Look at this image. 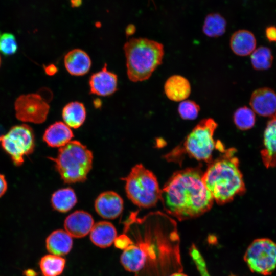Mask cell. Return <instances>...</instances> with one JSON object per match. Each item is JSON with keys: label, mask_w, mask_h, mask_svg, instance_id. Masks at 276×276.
Returning a JSON list of instances; mask_svg holds the SVG:
<instances>
[{"label": "cell", "mask_w": 276, "mask_h": 276, "mask_svg": "<svg viewBox=\"0 0 276 276\" xmlns=\"http://www.w3.org/2000/svg\"><path fill=\"white\" fill-rule=\"evenodd\" d=\"M139 221L142 233L136 243L145 261L139 276H169L182 272L180 237L176 221L160 212L150 213Z\"/></svg>", "instance_id": "cell-1"}, {"label": "cell", "mask_w": 276, "mask_h": 276, "mask_svg": "<svg viewBox=\"0 0 276 276\" xmlns=\"http://www.w3.org/2000/svg\"><path fill=\"white\" fill-rule=\"evenodd\" d=\"M200 166L174 173L161 189L159 200L169 215L179 221L197 218L212 208L213 198L202 181Z\"/></svg>", "instance_id": "cell-2"}, {"label": "cell", "mask_w": 276, "mask_h": 276, "mask_svg": "<svg viewBox=\"0 0 276 276\" xmlns=\"http://www.w3.org/2000/svg\"><path fill=\"white\" fill-rule=\"evenodd\" d=\"M236 151L234 148L225 149L220 156L208 163L203 173V182L219 205L231 202L246 191Z\"/></svg>", "instance_id": "cell-3"}, {"label": "cell", "mask_w": 276, "mask_h": 276, "mask_svg": "<svg viewBox=\"0 0 276 276\" xmlns=\"http://www.w3.org/2000/svg\"><path fill=\"white\" fill-rule=\"evenodd\" d=\"M123 49L128 77L134 82L148 79L162 63L164 56L162 43L144 38L130 39Z\"/></svg>", "instance_id": "cell-4"}, {"label": "cell", "mask_w": 276, "mask_h": 276, "mask_svg": "<svg viewBox=\"0 0 276 276\" xmlns=\"http://www.w3.org/2000/svg\"><path fill=\"white\" fill-rule=\"evenodd\" d=\"M65 183L84 181L93 166V154L78 141H71L59 148L55 157H49Z\"/></svg>", "instance_id": "cell-5"}, {"label": "cell", "mask_w": 276, "mask_h": 276, "mask_svg": "<svg viewBox=\"0 0 276 276\" xmlns=\"http://www.w3.org/2000/svg\"><path fill=\"white\" fill-rule=\"evenodd\" d=\"M217 123L212 118L201 120L192 129L185 138L183 144L174 149L166 158L174 160L183 153L198 161L207 164L213 159V153L215 149L218 150L221 143L214 139Z\"/></svg>", "instance_id": "cell-6"}, {"label": "cell", "mask_w": 276, "mask_h": 276, "mask_svg": "<svg viewBox=\"0 0 276 276\" xmlns=\"http://www.w3.org/2000/svg\"><path fill=\"white\" fill-rule=\"evenodd\" d=\"M128 199L142 208L154 206L160 199L161 189L156 177L142 164L134 166L129 174L122 178Z\"/></svg>", "instance_id": "cell-7"}, {"label": "cell", "mask_w": 276, "mask_h": 276, "mask_svg": "<svg viewBox=\"0 0 276 276\" xmlns=\"http://www.w3.org/2000/svg\"><path fill=\"white\" fill-rule=\"evenodd\" d=\"M0 144L14 165L21 166L24 156L31 154L34 150L33 130L26 124L14 126L6 134L0 136Z\"/></svg>", "instance_id": "cell-8"}, {"label": "cell", "mask_w": 276, "mask_h": 276, "mask_svg": "<svg viewBox=\"0 0 276 276\" xmlns=\"http://www.w3.org/2000/svg\"><path fill=\"white\" fill-rule=\"evenodd\" d=\"M244 260L252 272L271 274L276 268V243L267 238L254 240L247 248Z\"/></svg>", "instance_id": "cell-9"}, {"label": "cell", "mask_w": 276, "mask_h": 276, "mask_svg": "<svg viewBox=\"0 0 276 276\" xmlns=\"http://www.w3.org/2000/svg\"><path fill=\"white\" fill-rule=\"evenodd\" d=\"M40 94H29L18 97L14 104L16 118L22 122L40 124L44 122L50 106Z\"/></svg>", "instance_id": "cell-10"}, {"label": "cell", "mask_w": 276, "mask_h": 276, "mask_svg": "<svg viewBox=\"0 0 276 276\" xmlns=\"http://www.w3.org/2000/svg\"><path fill=\"white\" fill-rule=\"evenodd\" d=\"M124 201L122 197L112 191H105L98 195L95 201V209L101 217L114 219L123 212Z\"/></svg>", "instance_id": "cell-11"}, {"label": "cell", "mask_w": 276, "mask_h": 276, "mask_svg": "<svg viewBox=\"0 0 276 276\" xmlns=\"http://www.w3.org/2000/svg\"><path fill=\"white\" fill-rule=\"evenodd\" d=\"M249 104L251 109L262 117H271L276 113V93L271 88L262 87L252 93Z\"/></svg>", "instance_id": "cell-12"}, {"label": "cell", "mask_w": 276, "mask_h": 276, "mask_svg": "<svg viewBox=\"0 0 276 276\" xmlns=\"http://www.w3.org/2000/svg\"><path fill=\"white\" fill-rule=\"evenodd\" d=\"M117 76L108 70L106 64L100 71L93 74L89 81L90 93L100 96L113 94L117 90Z\"/></svg>", "instance_id": "cell-13"}, {"label": "cell", "mask_w": 276, "mask_h": 276, "mask_svg": "<svg viewBox=\"0 0 276 276\" xmlns=\"http://www.w3.org/2000/svg\"><path fill=\"white\" fill-rule=\"evenodd\" d=\"M94 224L93 218L89 213L77 210L66 217L64 227L65 231L72 237L81 238L90 233Z\"/></svg>", "instance_id": "cell-14"}, {"label": "cell", "mask_w": 276, "mask_h": 276, "mask_svg": "<svg viewBox=\"0 0 276 276\" xmlns=\"http://www.w3.org/2000/svg\"><path fill=\"white\" fill-rule=\"evenodd\" d=\"M262 162L267 168L276 166V117L267 123L263 134V148L261 151Z\"/></svg>", "instance_id": "cell-15"}, {"label": "cell", "mask_w": 276, "mask_h": 276, "mask_svg": "<svg viewBox=\"0 0 276 276\" xmlns=\"http://www.w3.org/2000/svg\"><path fill=\"white\" fill-rule=\"evenodd\" d=\"M64 64L66 71L72 75L83 76L89 71L91 61L88 55L79 49L71 50L65 55Z\"/></svg>", "instance_id": "cell-16"}, {"label": "cell", "mask_w": 276, "mask_h": 276, "mask_svg": "<svg viewBox=\"0 0 276 276\" xmlns=\"http://www.w3.org/2000/svg\"><path fill=\"white\" fill-rule=\"evenodd\" d=\"M164 88L167 97L175 102H181L186 100L191 92L189 81L179 75L169 77L165 83Z\"/></svg>", "instance_id": "cell-17"}, {"label": "cell", "mask_w": 276, "mask_h": 276, "mask_svg": "<svg viewBox=\"0 0 276 276\" xmlns=\"http://www.w3.org/2000/svg\"><path fill=\"white\" fill-rule=\"evenodd\" d=\"M74 136L73 133L67 125L62 122H56L45 130L43 140L51 147L61 148L69 143Z\"/></svg>", "instance_id": "cell-18"}, {"label": "cell", "mask_w": 276, "mask_h": 276, "mask_svg": "<svg viewBox=\"0 0 276 276\" xmlns=\"http://www.w3.org/2000/svg\"><path fill=\"white\" fill-rule=\"evenodd\" d=\"M89 233L92 243L102 248L110 246L117 236L115 226L106 221L95 223Z\"/></svg>", "instance_id": "cell-19"}, {"label": "cell", "mask_w": 276, "mask_h": 276, "mask_svg": "<svg viewBox=\"0 0 276 276\" xmlns=\"http://www.w3.org/2000/svg\"><path fill=\"white\" fill-rule=\"evenodd\" d=\"M73 244L72 237L63 229L52 232L45 240L48 251L51 254L59 256L68 254L73 247Z\"/></svg>", "instance_id": "cell-20"}, {"label": "cell", "mask_w": 276, "mask_h": 276, "mask_svg": "<svg viewBox=\"0 0 276 276\" xmlns=\"http://www.w3.org/2000/svg\"><path fill=\"white\" fill-rule=\"evenodd\" d=\"M229 45L235 54L240 56H246L250 55L256 49V39L251 32L240 30L232 34Z\"/></svg>", "instance_id": "cell-21"}, {"label": "cell", "mask_w": 276, "mask_h": 276, "mask_svg": "<svg viewBox=\"0 0 276 276\" xmlns=\"http://www.w3.org/2000/svg\"><path fill=\"white\" fill-rule=\"evenodd\" d=\"M62 116L64 123L71 128L77 129L84 122L86 112L84 105L79 102H71L63 108Z\"/></svg>", "instance_id": "cell-22"}, {"label": "cell", "mask_w": 276, "mask_h": 276, "mask_svg": "<svg viewBox=\"0 0 276 276\" xmlns=\"http://www.w3.org/2000/svg\"><path fill=\"white\" fill-rule=\"evenodd\" d=\"M51 201L54 210L59 212L66 213L75 205L77 198L73 189L65 188L55 191L52 195Z\"/></svg>", "instance_id": "cell-23"}, {"label": "cell", "mask_w": 276, "mask_h": 276, "mask_svg": "<svg viewBox=\"0 0 276 276\" xmlns=\"http://www.w3.org/2000/svg\"><path fill=\"white\" fill-rule=\"evenodd\" d=\"M66 264L61 256L48 254L42 257L39 266L42 276H59L63 272Z\"/></svg>", "instance_id": "cell-24"}, {"label": "cell", "mask_w": 276, "mask_h": 276, "mask_svg": "<svg viewBox=\"0 0 276 276\" xmlns=\"http://www.w3.org/2000/svg\"><path fill=\"white\" fill-rule=\"evenodd\" d=\"M226 22L220 14H210L204 19L202 27L203 33L210 37H218L225 32Z\"/></svg>", "instance_id": "cell-25"}, {"label": "cell", "mask_w": 276, "mask_h": 276, "mask_svg": "<svg viewBox=\"0 0 276 276\" xmlns=\"http://www.w3.org/2000/svg\"><path fill=\"white\" fill-rule=\"evenodd\" d=\"M250 62L256 70H266L271 67L273 62V55L267 47H260L250 54Z\"/></svg>", "instance_id": "cell-26"}, {"label": "cell", "mask_w": 276, "mask_h": 276, "mask_svg": "<svg viewBox=\"0 0 276 276\" xmlns=\"http://www.w3.org/2000/svg\"><path fill=\"white\" fill-rule=\"evenodd\" d=\"M233 121L238 129L241 130H249L255 124V112L246 106L240 107L234 112Z\"/></svg>", "instance_id": "cell-27"}, {"label": "cell", "mask_w": 276, "mask_h": 276, "mask_svg": "<svg viewBox=\"0 0 276 276\" xmlns=\"http://www.w3.org/2000/svg\"><path fill=\"white\" fill-rule=\"evenodd\" d=\"M200 109V106L195 101L185 100L180 102L177 111L182 119L194 120L197 118Z\"/></svg>", "instance_id": "cell-28"}, {"label": "cell", "mask_w": 276, "mask_h": 276, "mask_svg": "<svg viewBox=\"0 0 276 276\" xmlns=\"http://www.w3.org/2000/svg\"><path fill=\"white\" fill-rule=\"evenodd\" d=\"M18 45L15 36L10 33H0V52L5 56L14 54Z\"/></svg>", "instance_id": "cell-29"}, {"label": "cell", "mask_w": 276, "mask_h": 276, "mask_svg": "<svg viewBox=\"0 0 276 276\" xmlns=\"http://www.w3.org/2000/svg\"><path fill=\"white\" fill-rule=\"evenodd\" d=\"M189 255L200 276H211L203 256L194 244H192L189 248Z\"/></svg>", "instance_id": "cell-30"}, {"label": "cell", "mask_w": 276, "mask_h": 276, "mask_svg": "<svg viewBox=\"0 0 276 276\" xmlns=\"http://www.w3.org/2000/svg\"><path fill=\"white\" fill-rule=\"evenodd\" d=\"M115 247L121 250H125L134 243L131 238L125 234L117 236L114 241Z\"/></svg>", "instance_id": "cell-31"}, {"label": "cell", "mask_w": 276, "mask_h": 276, "mask_svg": "<svg viewBox=\"0 0 276 276\" xmlns=\"http://www.w3.org/2000/svg\"><path fill=\"white\" fill-rule=\"evenodd\" d=\"M265 34L270 42H276V27L270 26L266 29Z\"/></svg>", "instance_id": "cell-32"}, {"label": "cell", "mask_w": 276, "mask_h": 276, "mask_svg": "<svg viewBox=\"0 0 276 276\" xmlns=\"http://www.w3.org/2000/svg\"><path fill=\"white\" fill-rule=\"evenodd\" d=\"M7 189V183L5 176L0 174V197L6 192Z\"/></svg>", "instance_id": "cell-33"}, {"label": "cell", "mask_w": 276, "mask_h": 276, "mask_svg": "<svg viewBox=\"0 0 276 276\" xmlns=\"http://www.w3.org/2000/svg\"><path fill=\"white\" fill-rule=\"evenodd\" d=\"M44 70L45 73L49 76H53L57 72V68L56 66L53 64H50L47 66H44Z\"/></svg>", "instance_id": "cell-34"}, {"label": "cell", "mask_w": 276, "mask_h": 276, "mask_svg": "<svg viewBox=\"0 0 276 276\" xmlns=\"http://www.w3.org/2000/svg\"><path fill=\"white\" fill-rule=\"evenodd\" d=\"M37 273L32 269H28L23 272V276H37Z\"/></svg>", "instance_id": "cell-35"}, {"label": "cell", "mask_w": 276, "mask_h": 276, "mask_svg": "<svg viewBox=\"0 0 276 276\" xmlns=\"http://www.w3.org/2000/svg\"><path fill=\"white\" fill-rule=\"evenodd\" d=\"M135 31V27L134 26L129 25L127 27L126 29V34L127 35H131Z\"/></svg>", "instance_id": "cell-36"}, {"label": "cell", "mask_w": 276, "mask_h": 276, "mask_svg": "<svg viewBox=\"0 0 276 276\" xmlns=\"http://www.w3.org/2000/svg\"><path fill=\"white\" fill-rule=\"evenodd\" d=\"M169 276H188V275L182 273V272H175V273H172Z\"/></svg>", "instance_id": "cell-37"}, {"label": "cell", "mask_w": 276, "mask_h": 276, "mask_svg": "<svg viewBox=\"0 0 276 276\" xmlns=\"http://www.w3.org/2000/svg\"><path fill=\"white\" fill-rule=\"evenodd\" d=\"M72 3L73 6H77L81 4V0H72Z\"/></svg>", "instance_id": "cell-38"}, {"label": "cell", "mask_w": 276, "mask_h": 276, "mask_svg": "<svg viewBox=\"0 0 276 276\" xmlns=\"http://www.w3.org/2000/svg\"><path fill=\"white\" fill-rule=\"evenodd\" d=\"M1 56H0V66H1Z\"/></svg>", "instance_id": "cell-39"}, {"label": "cell", "mask_w": 276, "mask_h": 276, "mask_svg": "<svg viewBox=\"0 0 276 276\" xmlns=\"http://www.w3.org/2000/svg\"><path fill=\"white\" fill-rule=\"evenodd\" d=\"M275 117H276V116H275Z\"/></svg>", "instance_id": "cell-40"}]
</instances>
